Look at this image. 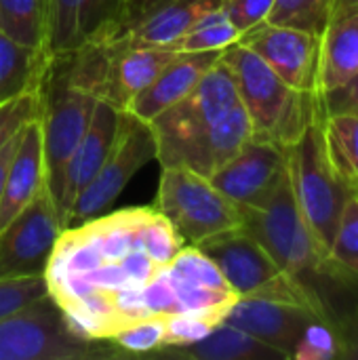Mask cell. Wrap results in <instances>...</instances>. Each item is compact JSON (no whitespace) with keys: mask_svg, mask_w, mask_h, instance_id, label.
Masks as SVG:
<instances>
[{"mask_svg":"<svg viewBox=\"0 0 358 360\" xmlns=\"http://www.w3.org/2000/svg\"><path fill=\"white\" fill-rule=\"evenodd\" d=\"M61 230L57 205L44 188L0 230V281L44 274Z\"/></svg>","mask_w":358,"mask_h":360,"instance_id":"obj_13","label":"cell"},{"mask_svg":"<svg viewBox=\"0 0 358 360\" xmlns=\"http://www.w3.org/2000/svg\"><path fill=\"white\" fill-rule=\"evenodd\" d=\"M358 72V11L335 21H329L321 34L319 55V86L323 97L344 86Z\"/></svg>","mask_w":358,"mask_h":360,"instance_id":"obj_21","label":"cell"},{"mask_svg":"<svg viewBox=\"0 0 358 360\" xmlns=\"http://www.w3.org/2000/svg\"><path fill=\"white\" fill-rule=\"evenodd\" d=\"M357 192H358V190H357Z\"/></svg>","mask_w":358,"mask_h":360,"instance_id":"obj_38","label":"cell"},{"mask_svg":"<svg viewBox=\"0 0 358 360\" xmlns=\"http://www.w3.org/2000/svg\"><path fill=\"white\" fill-rule=\"evenodd\" d=\"M323 114H340V112H354L358 114V72L340 89L319 97Z\"/></svg>","mask_w":358,"mask_h":360,"instance_id":"obj_34","label":"cell"},{"mask_svg":"<svg viewBox=\"0 0 358 360\" xmlns=\"http://www.w3.org/2000/svg\"><path fill=\"white\" fill-rule=\"evenodd\" d=\"M40 112L38 93L19 95L0 105V148L8 143Z\"/></svg>","mask_w":358,"mask_h":360,"instance_id":"obj_31","label":"cell"},{"mask_svg":"<svg viewBox=\"0 0 358 360\" xmlns=\"http://www.w3.org/2000/svg\"><path fill=\"white\" fill-rule=\"evenodd\" d=\"M323 131L338 173L352 190H358V114H323Z\"/></svg>","mask_w":358,"mask_h":360,"instance_id":"obj_24","label":"cell"},{"mask_svg":"<svg viewBox=\"0 0 358 360\" xmlns=\"http://www.w3.org/2000/svg\"><path fill=\"white\" fill-rule=\"evenodd\" d=\"M186 243L154 207L99 213L63 228L46 266L51 297L84 335L110 340L133 297Z\"/></svg>","mask_w":358,"mask_h":360,"instance_id":"obj_1","label":"cell"},{"mask_svg":"<svg viewBox=\"0 0 358 360\" xmlns=\"http://www.w3.org/2000/svg\"><path fill=\"white\" fill-rule=\"evenodd\" d=\"M224 0H127L112 27L95 40L108 51L131 46L173 49L205 15Z\"/></svg>","mask_w":358,"mask_h":360,"instance_id":"obj_11","label":"cell"},{"mask_svg":"<svg viewBox=\"0 0 358 360\" xmlns=\"http://www.w3.org/2000/svg\"><path fill=\"white\" fill-rule=\"evenodd\" d=\"M243 228L270 253L281 270L310 283L325 274V255L295 200L289 169L262 209H243Z\"/></svg>","mask_w":358,"mask_h":360,"instance_id":"obj_9","label":"cell"},{"mask_svg":"<svg viewBox=\"0 0 358 360\" xmlns=\"http://www.w3.org/2000/svg\"><path fill=\"white\" fill-rule=\"evenodd\" d=\"M325 274L340 281L358 283V192H350L331 249L325 262Z\"/></svg>","mask_w":358,"mask_h":360,"instance_id":"obj_25","label":"cell"},{"mask_svg":"<svg viewBox=\"0 0 358 360\" xmlns=\"http://www.w3.org/2000/svg\"><path fill=\"white\" fill-rule=\"evenodd\" d=\"M222 51L179 53L162 68V72L129 103L124 112L143 122H152L158 114L181 101L219 59Z\"/></svg>","mask_w":358,"mask_h":360,"instance_id":"obj_19","label":"cell"},{"mask_svg":"<svg viewBox=\"0 0 358 360\" xmlns=\"http://www.w3.org/2000/svg\"><path fill=\"white\" fill-rule=\"evenodd\" d=\"M44 4H46V8H49V0H44Z\"/></svg>","mask_w":358,"mask_h":360,"instance_id":"obj_37","label":"cell"},{"mask_svg":"<svg viewBox=\"0 0 358 360\" xmlns=\"http://www.w3.org/2000/svg\"><path fill=\"white\" fill-rule=\"evenodd\" d=\"M38 99L46 188L57 205L63 186V169L89 129L99 97L78 82L70 53L65 51L51 55L38 86Z\"/></svg>","mask_w":358,"mask_h":360,"instance_id":"obj_5","label":"cell"},{"mask_svg":"<svg viewBox=\"0 0 358 360\" xmlns=\"http://www.w3.org/2000/svg\"><path fill=\"white\" fill-rule=\"evenodd\" d=\"M238 42L257 53L298 93L317 95L321 36L276 23H260L245 32Z\"/></svg>","mask_w":358,"mask_h":360,"instance_id":"obj_15","label":"cell"},{"mask_svg":"<svg viewBox=\"0 0 358 360\" xmlns=\"http://www.w3.org/2000/svg\"><path fill=\"white\" fill-rule=\"evenodd\" d=\"M175 55L177 51L169 46H131L108 51L99 99L118 112H124Z\"/></svg>","mask_w":358,"mask_h":360,"instance_id":"obj_17","label":"cell"},{"mask_svg":"<svg viewBox=\"0 0 358 360\" xmlns=\"http://www.w3.org/2000/svg\"><path fill=\"white\" fill-rule=\"evenodd\" d=\"M49 293L46 276H25L0 281V319L25 308L27 304L44 297Z\"/></svg>","mask_w":358,"mask_h":360,"instance_id":"obj_30","label":"cell"},{"mask_svg":"<svg viewBox=\"0 0 358 360\" xmlns=\"http://www.w3.org/2000/svg\"><path fill=\"white\" fill-rule=\"evenodd\" d=\"M156 356L181 360H287L276 348L224 321L203 338L190 344L162 348Z\"/></svg>","mask_w":358,"mask_h":360,"instance_id":"obj_20","label":"cell"},{"mask_svg":"<svg viewBox=\"0 0 358 360\" xmlns=\"http://www.w3.org/2000/svg\"><path fill=\"white\" fill-rule=\"evenodd\" d=\"M21 133V131H19ZM19 133L0 148V198H2V186H4V177H6V171H8V162L17 150V143H19Z\"/></svg>","mask_w":358,"mask_h":360,"instance_id":"obj_35","label":"cell"},{"mask_svg":"<svg viewBox=\"0 0 358 360\" xmlns=\"http://www.w3.org/2000/svg\"><path fill=\"white\" fill-rule=\"evenodd\" d=\"M118 120H120V112L99 99L95 105L93 118L89 122V129L80 137L78 146L74 148L63 169V186H61V196L57 202V211H59L63 228L68 226V217H70L74 200L106 162L112 150V143L116 139Z\"/></svg>","mask_w":358,"mask_h":360,"instance_id":"obj_16","label":"cell"},{"mask_svg":"<svg viewBox=\"0 0 358 360\" xmlns=\"http://www.w3.org/2000/svg\"><path fill=\"white\" fill-rule=\"evenodd\" d=\"M333 2L335 0H276L266 21L321 36L331 21Z\"/></svg>","mask_w":358,"mask_h":360,"instance_id":"obj_27","label":"cell"},{"mask_svg":"<svg viewBox=\"0 0 358 360\" xmlns=\"http://www.w3.org/2000/svg\"><path fill=\"white\" fill-rule=\"evenodd\" d=\"M331 325L338 340V359L358 360V304L335 319L331 316Z\"/></svg>","mask_w":358,"mask_h":360,"instance_id":"obj_33","label":"cell"},{"mask_svg":"<svg viewBox=\"0 0 358 360\" xmlns=\"http://www.w3.org/2000/svg\"><path fill=\"white\" fill-rule=\"evenodd\" d=\"M194 247H198L215 264L238 300L268 297L325 306L314 285L285 274L270 253L245 228L215 234Z\"/></svg>","mask_w":358,"mask_h":360,"instance_id":"obj_8","label":"cell"},{"mask_svg":"<svg viewBox=\"0 0 358 360\" xmlns=\"http://www.w3.org/2000/svg\"><path fill=\"white\" fill-rule=\"evenodd\" d=\"M129 356L110 340L84 335L46 293L0 319V360H108Z\"/></svg>","mask_w":358,"mask_h":360,"instance_id":"obj_6","label":"cell"},{"mask_svg":"<svg viewBox=\"0 0 358 360\" xmlns=\"http://www.w3.org/2000/svg\"><path fill=\"white\" fill-rule=\"evenodd\" d=\"M241 103L251 120L253 137L289 148L321 112L319 95L298 93L249 46L234 42L222 51Z\"/></svg>","mask_w":358,"mask_h":360,"instance_id":"obj_3","label":"cell"},{"mask_svg":"<svg viewBox=\"0 0 358 360\" xmlns=\"http://www.w3.org/2000/svg\"><path fill=\"white\" fill-rule=\"evenodd\" d=\"M49 59L46 51L19 44L0 32V105L19 95L38 93Z\"/></svg>","mask_w":358,"mask_h":360,"instance_id":"obj_22","label":"cell"},{"mask_svg":"<svg viewBox=\"0 0 358 360\" xmlns=\"http://www.w3.org/2000/svg\"><path fill=\"white\" fill-rule=\"evenodd\" d=\"M287 175V148L251 137L209 181L241 209H262Z\"/></svg>","mask_w":358,"mask_h":360,"instance_id":"obj_14","label":"cell"},{"mask_svg":"<svg viewBox=\"0 0 358 360\" xmlns=\"http://www.w3.org/2000/svg\"><path fill=\"white\" fill-rule=\"evenodd\" d=\"M224 323L276 348L287 360L338 359V340L327 306L241 297L232 304Z\"/></svg>","mask_w":358,"mask_h":360,"instance_id":"obj_4","label":"cell"},{"mask_svg":"<svg viewBox=\"0 0 358 360\" xmlns=\"http://www.w3.org/2000/svg\"><path fill=\"white\" fill-rule=\"evenodd\" d=\"M44 188H46V169H44L42 127H40V118L36 116L21 129L17 150L8 162V171L2 186V198H0V230L11 219H15Z\"/></svg>","mask_w":358,"mask_h":360,"instance_id":"obj_18","label":"cell"},{"mask_svg":"<svg viewBox=\"0 0 358 360\" xmlns=\"http://www.w3.org/2000/svg\"><path fill=\"white\" fill-rule=\"evenodd\" d=\"M152 160H156V139L150 124L129 112H120L112 150L97 175L74 200L65 228L106 213L122 194L133 175Z\"/></svg>","mask_w":358,"mask_h":360,"instance_id":"obj_12","label":"cell"},{"mask_svg":"<svg viewBox=\"0 0 358 360\" xmlns=\"http://www.w3.org/2000/svg\"><path fill=\"white\" fill-rule=\"evenodd\" d=\"M287 169L295 200L327 262L344 205L354 190L342 179L329 156L323 112H319L287 148Z\"/></svg>","mask_w":358,"mask_h":360,"instance_id":"obj_7","label":"cell"},{"mask_svg":"<svg viewBox=\"0 0 358 360\" xmlns=\"http://www.w3.org/2000/svg\"><path fill=\"white\" fill-rule=\"evenodd\" d=\"M154 209L186 245L243 228V209L226 198L209 177L188 167H162Z\"/></svg>","mask_w":358,"mask_h":360,"instance_id":"obj_10","label":"cell"},{"mask_svg":"<svg viewBox=\"0 0 358 360\" xmlns=\"http://www.w3.org/2000/svg\"><path fill=\"white\" fill-rule=\"evenodd\" d=\"M0 32L19 44L49 53L44 0H0Z\"/></svg>","mask_w":358,"mask_h":360,"instance_id":"obj_23","label":"cell"},{"mask_svg":"<svg viewBox=\"0 0 358 360\" xmlns=\"http://www.w3.org/2000/svg\"><path fill=\"white\" fill-rule=\"evenodd\" d=\"M127 0H78V46L99 40L118 19Z\"/></svg>","mask_w":358,"mask_h":360,"instance_id":"obj_29","label":"cell"},{"mask_svg":"<svg viewBox=\"0 0 358 360\" xmlns=\"http://www.w3.org/2000/svg\"><path fill=\"white\" fill-rule=\"evenodd\" d=\"M276 0H224V13L241 36L264 23Z\"/></svg>","mask_w":358,"mask_h":360,"instance_id":"obj_32","label":"cell"},{"mask_svg":"<svg viewBox=\"0 0 358 360\" xmlns=\"http://www.w3.org/2000/svg\"><path fill=\"white\" fill-rule=\"evenodd\" d=\"M148 124L160 167H188L205 177L253 137L234 76L222 55L181 101Z\"/></svg>","mask_w":358,"mask_h":360,"instance_id":"obj_2","label":"cell"},{"mask_svg":"<svg viewBox=\"0 0 358 360\" xmlns=\"http://www.w3.org/2000/svg\"><path fill=\"white\" fill-rule=\"evenodd\" d=\"M358 11V0H335L333 2V11H331V21L340 19V17H346L350 13H357Z\"/></svg>","mask_w":358,"mask_h":360,"instance_id":"obj_36","label":"cell"},{"mask_svg":"<svg viewBox=\"0 0 358 360\" xmlns=\"http://www.w3.org/2000/svg\"><path fill=\"white\" fill-rule=\"evenodd\" d=\"M241 32L230 23L224 6L205 15L175 46L179 53H200V51H224L226 46L238 42Z\"/></svg>","mask_w":358,"mask_h":360,"instance_id":"obj_26","label":"cell"},{"mask_svg":"<svg viewBox=\"0 0 358 360\" xmlns=\"http://www.w3.org/2000/svg\"><path fill=\"white\" fill-rule=\"evenodd\" d=\"M167 319H146L139 321L116 335L110 338L112 344H116L122 352L129 356L135 354H156L167 346V333H165Z\"/></svg>","mask_w":358,"mask_h":360,"instance_id":"obj_28","label":"cell"}]
</instances>
